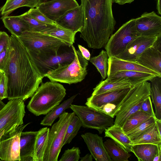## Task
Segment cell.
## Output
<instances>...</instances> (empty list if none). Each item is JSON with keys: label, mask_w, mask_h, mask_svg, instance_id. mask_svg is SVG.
<instances>
[{"label": "cell", "mask_w": 161, "mask_h": 161, "mask_svg": "<svg viewBox=\"0 0 161 161\" xmlns=\"http://www.w3.org/2000/svg\"><path fill=\"white\" fill-rule=\"evenodd\" d=\"M8 100L31 97L42 82L40 73L26 48L18 37L10 36L9 55L4 71Z\"/></svg>", "instance_id": "cell-1"}, {"label": "cell", "mask_w": 161, "mask_h": 161, "mask_svg": "<svg viewBox=\"0 0 161 161\" xmlns=\"http://www.w3.org/2000/svg\"><path fill=\"white\" fill-rule=\"evenodd\" d=\"M112 0H81L84 24L80 36L88 47L99 49L105 46L116 24Z\"/></svg>", "instance_id": "cell-2"}, {"label": "cell", "mask_w": 161, "mask_h": 161, "mask_svg": "<svg viewBox=\"0 0 161 161\" xmlns=\"http://www.w3.org/2000/svg\"><path fill=\"white\" fill-rule=\"evenodd\" d=\"M66 94L64 87L58 82L42 83L31 97L27 108L36 116L46 115L60 104Z\"/></svg>", "instance_id": "cell-3"}, {"label": "cell", "mask_w": 161, "mask_h": 161, "mask_svg": "<svg viewBox=\"0 0 161 161\" xmlns=\"http://www.w3.org/2000/svg\"><path fill=\"white\" fill-rule=\"evenodd\" d=\"M32 58L44 60L57 55L60 48L66 45L62 41L47 34L26 31L18 37Z\"/></svg>", "instance_id": "cell-4"}, {"label": "cell", "mask_w": 161, "mask_h": 161, "mask_svg": "<svg viewBox=\"0 0 161 161\" xmlns=\"http://www.w3.org/2000/svg\"><path fill=\"white\" fill-rule=\"evenodd\" d=\"M75 53L73 61L70 64L59 66L49 71L44 77L50 81L71 84L81 82L87 74L88 61L82 56L79 50L71 46Z\"/></svg>", "instance_id": "cell-5"}, {"label": "cell", "mask_w": 161, "mask_h": 161, "mask_svg": "<svg viewBox=\"0 0 161 161\" xmlns=\"http://www.w3.org/2000/svg\"><path fill=\"white\" fill-rule=\"evenodd\" d=\"M150 95V83L148 81L132 86L115 115L114 125L122 127L131 115L139 110L143 102Z\"/></svg>", "instance_id": "cell-6"}, {"label": "cell", "mask_w": 161, "mask_h": 161, "mask_svg": "<svg viewBox=\"0 0 161 161\" xmlns=\"http://www.w3.org/2000/svg\"><path fill=\"white\" fill-rule=\"evenodd\" d=\"M131 87L92 95L85 105L114 118Z\"/></svg>", "instance_id": "cell-7"}, {"label": "cell", "mask_w": 161, "mask_h": 161, "mask_svg": "<svg viewBox=\"0 0 161 161\" xmlns=\"http://www.w3.org/2000/svg\"><path fill=\"white\" fill-rule=\"evenodd\" d=\"M75 115L73 112H64L59 116L58 120L49 129L48 142L44 155L43 161H57L62 147L67 126Z\"/></svg>", "instance_id": "cell-8"}, {"label": "cell", "mask_w": 161, "mask_h": 161, "mask_svg": "<svg viewBox=\"0 0 161 161\" xmlns=\"http://www.w3.org/2000/svg\"><path fill=\"white\" fill-rule=\"evenodd\" d=\"M70 108L79 118L83 127L96 130L99 134L114 124V118L87 106L71 104Z\"/></svg>", "instance_id": "cell-9"}, {"label": "cell", "mask_w": 161, "mask_h": 161, "mask_svg": "<svg viewBox=\"0 0 161 161\" xmlns=\"http://www.w3.org/2000/svg\"><path fill=\"white\" fill-rule=\"evenodd\" d=\"M139 36L136 27L135 19L124 24L112 35L104 47L108 57L115 56L123 52L127 45Z\"/></svg>", "instance_id": "cell-10"}, {"label": "cell", "mask_w": 161, "mask_h": 161, "mask_svg": "<svg viewBox=\"0 0 161 161\" xmlns=\"http://www.w3.org/2000/svg\"><path fill=\"white\" fill-rule=\"evenodd\" d=\"M24 101L21 99L9 100L0 110V133L8 132L23 124L25 112Z\"/></svg>", "instance_id": "cell-11"}, {"label": "cell", "mask_w": 161, "mask_h": 161, "mask_svg": "<svg viewBox=\"0 0 161 161\" xmlns=\"http://www.w3.org/2000/svg\"><path fill=\"white\" fill-rule=\"evenodd\" d=\"M30 123L18 126L5 132L0 138V159L1 161H20L19 139L20 134Z\"/></svg>", "instance_id": "cell-12"}, {"label": "cell", "mask_w": 161, "mask_h": 161, "mask_svg": "<svg viewBox=\"0 0 161 161\" xmlns=\"http://www.w3.org/2000/svg\"><path fill=\"white\" fill-rule=\"evenodd\" d=\"M136 30L140 36L161 37V17L154 11L145 12L135 19Z\"/></svg>", "instance_id": "cell-13"}, {"label": "cell", "mask_w": 161, "mask_h": 161, "mask_svg": "<svg viewBox=\"0 0 161 161\" xmlns=\"http://www.w3.org/2000/svg\"><path fill=\"white\" fill-rule=\"evenodd\" d=\"M158 38L157 37L138 36L127 45L123 52L115 57L123 60L136 62L144 51L153 46Z\"/></svg>", "instance_id": "cell-14"}, {"label": "cell", "mask_w": 161, "mask_h": 161, "mask_svg": "<svg viewBox=\"0 0 161 161\" xmlns=\"http://www.w3.org/2000/svg\"><path fill=\"white\" fill-rule=\"evenodd\" d=\"M79 5L76 0H54L40 4L37 8L47 18L54 22Z\"/></svg>", "instance_id": "cell-15"}, {"label": "cell", "mask_w": 161, "mask_h": 161, "mask_svg": "<svg viewBox=\"0 0 161 161\" xmlns=\"http://www.w3.org/2000/svg\"><path fill=\"white\" fill-rule=\"evenodd\" d=\"M74 57L75 53L73 50L58 53L44 60L32 58L38 70L44 77V75L49 71L55 70L60 66L70 63Z\"/></svg>", "instance_id": "cell-16"}, {"label": "cell", "mask_w": 161, "mask_h": 161, "mask_svg": "<svg viewBox=\"0 0 161 161\" xmlns=\"http://www.w3.org/2000/svg\"><path fill=\"white\" fill-rule=\"evenodd\" d=\"M161 38L154 45L146 49L136 62L161 75Z\"/></svg>", "instance_id": "cell-17"}, {"label": "cell", "mask_w": 161, "mask_h": 161, "mask_svg": "<svg viewBox=\"0 0 161 161\" xmlns=\"http://www.w3.org/2000/svg\"><path fill=\"white\" fill-rule=\"evenodd\" d=\"M81 136L96 161H112L105 148L102 137L91 132L86 133Z\"/></svg>", "instance_id": "cell-18"}, {"label": "cell", "mask_w": 161, "mask_h": 161, "mask_svg": "<svg viewBox=\"0 0 161 161\" xmlns=\"http://www.w3.org/2000/svg\"><path fill=\"white\" fill-rule=\"evenodd\" d=\"M55 23L57 25L73 32H80L84 24L81 5L68 11Z\"/></svg>", "instance_id": "cell-19"}, {"label": "cell", "mask_w": 161, "mask_h": 161, "mask_svg": "<svg viewBox=\"0 0 161 161\" xmlns=\"http://www.w3.org/2000/svg\"><path fill=\"white\" fill-rule=\"evenodd\" d=\"M122 70L135 71L144 72L161 77V75L156 72L136 62L123 60L115 56L109 57L107 77L117 72Z\"/></svg>", "instance_id": "cell-20"}, {"label": "cell", "mask_w": 161, "mask_h": 161, "mask_svg": "<svg viewBox=\"0 0 161 161\" xmlns=\"http://www.w3.org/2000/svg\"><path fill=\"white\" fill-rule=\"evenodd\" d=\"M38 131L21 132L19 139L20 161H33V156Z\"/></svg>", "instance_id": "cell-21"}, {"label": "cell", "mask_w": 161, "mask_h": 161, "mask_svg": "<svg viewBox=\"0 0 161 161\" xmlns=\"http://www.w3.org/2000/svg\"><path fill=\"white\" fill-rule=\"evenodd\" d=\"M135 85L126 78L116 79L107 78L101 81L93 89L92 95H97L104 92L130 87Z\"/></svg>", "instance_id": "cell-22"}, {"label": "cell", "mask_w": 161, "mask_h": 161, "mask_svg": "<svg viewBox=\"0 0 161 161\" xmlns=\"http://www.w3.org/2000/svg\"><path fill=\"white\" fill-rule=\"evenodd\" d=\"M104 131L105 137L111 138L127 152H131L132 141L124 132L121 127L114 125Z\"/></svg>", "instance_id": "cell-23"}, {"label": "cell", "mask_w": 161, "mask_h": 161, "mask_svg": "<svg viewBox=\"0 0 161 161\" xmlns=\"http://www.w3.org/2000/svg\"><path fill=\"white\" fill-rule=\"evenodd\" d=\"M160 149L161 144H137L132 145L131 147V152L139 161H153L155 156Z\"/></svg>", "instance_id": "cell-24"}, {"label": "cell", "mask_w": 161, "mask_h": 161, "mask_svg": "<svg viewBox=\"0 0 161 161\" xmlns=\"http://www.w3.org/2000/svg\"><path fill=\"white\" fill-rule=\"evenodd\" d=\"M5 27L11 33L17 37L26 31H30L26 22L20 15L16 16H4L2 17Z\"/></svg>", "instance_id": "cell-25"}, {"label": "cell", "mask_w": 161, "mask_h": 161, "mask_svg": "<svg viewBox=\"0 0 161 161\" xmlns=\"http://www.w3.org/2000/svg\"><path fill=\"white\" fill-rule=\"evenodd\" d=\"M156 76H157L144 72L122 70L116 73L107 77V78L116 79L126 78L129 79L134 84L136 85L144 81H151Z\"/></svg>", "instance_id": "cell-26"}, {"label": "cell", "mask_w": 161, "mask_h": 161, "mask_svg": "<svg viewBox=\"0 0 161 161\" xmlns=\"http://www.w3.org/2000/svg\"><path fill=\"white\" fill-rule=\"evenodd\" d=\"M49 129L45 127L38 131L33 156V161H43L48 142Z\"/></svg>", "instance_id": "cell-27"}, {"label": "cell", "mask_w": 161, "mask_h": 161, "mask_svg": "<svg viewBox=\"0 0 161 161\" xmlns=\"http://www.w3.org/2000/svg\"><path fill=\"white\" fill-rule=\"evenodd\" d=\"M77 94L74 95L53 108L46 114L40 124L43 125L51 126L55 120L64 111L69 108Z\"/></svg>", "instance_id": "cell-28"}, {"label": "cell", "mask_w": 161, "mask_h": 161, "mask_svg": "<svg viewBox=\"0 0 161 161\" xmlns=\"http://www.w3.org/2000/svg\"><path fill=\"white\" fill-rule=\"evenodd\" d=\"M107 152L112 161H128L131 156L129 153L118 145L113 140L103 142Z\"/></svg>", "instance_id": "cell-29"}, {"label": "cell", "mask_w": 161, "mask_h": 161, "mask_svg": "<svg viewBox=\"0 0 161 161\" xmlns=\"http://www.w3.org/2000/svg\"><path fill=\"white\" fill-rule=\"evenodd\" d=\"M150 81V96L155 108V116L161 120V77L156 76Z\"/></svg>", "instance_id": "cell-30"}, {"label": "cell", "mask_w": 161, "mask_h": 161, "mask_svg": "<svg viewBox=\"0 0 161 161\" xmlns=\"http://www.w3.org/2000/svg\"><path fill=\"white\" fill-rule=\"evenodd\" d=\"M39 4V0H7L0 12L3 16H6L19 8L25 6L32 8H36Z\"/></svg>", "instance_id": "cell-31"}, {"label": "cell", "mask_w": 161, "mask_h": 161, "mask_svg": "<svg viewBox=\"0 0 161 161\" xmlns=\"http://www.w3.org/2000/svg\"><path fill=\"white\" fill-rule=\"evenodd\" d=\"M132 145L151 144L158 145L161 144V136L158 131L156 123L132 141Z\"/></svg>", "instance_id": "cell-32"}, {"label": "cell", "mask_w": 161, "mask_h": 161, "mask_svg": "<svg viewBox=\"0 0 161 161\" xmlns=\"http://www.w3.org/2000/svg\"><path fill=\"white\" fill-rule=\"evenodd\" d=\"M20 16L28 25L30 31L44 33L57 26V25L46 23L37 20L29 14L27 12Z\"/></svg>", "instance_id": "cell-33"}, {"label": "cell", "mask_w": 161, "mask_h": 161, "mask_svg": "<svg viewBox=\"0 0 161 161\" xmlns=\"http://www.w3.org/2000/svg\"><path fill=\"white\" fill-rule=\"evenodd\" d=\"M44 33L62 41L69 47H71L75 42V36L76 33L58 25Z\"/></svg>", "instance_id": "cell-34"}, {"label": "cell", "mask_w": 161, "mask_h": 161, "mask_svg": "<svg viewBox=\"0 0 161 161\" xmlns=\"http://www.w3.org/2000/svg\"><path fill=\"white\" fill-rule=\"evenodd\" d=\"M152 116L148 114L138 110L128 118L121 127L122 130L126 134Z\"/></svg>", "instance_id": "cell-35"}, {"label": "cell", "mask_w": 161, "mask_h": 161, "mask_svg": "<svg viewBox=\"0 0 161 161\" xmlns=\"http://www.w3.org/2000/svg\"><path fill=\"white\" fill-rule=\"evenodd\" d=\"M108 58L106 51L102 50L98 55L90 58L89 60L95 66L104 79L107 77Z\"/></svg>", "instance_id": "cell-36"}, {"label": "cell", "mask_w": 161, "mask_h": 161, "mask_svg": "<svg viewBox=\"0 0 161 161\" xmlns=\"http://www.w3.org/2000/svg\"><path fill=\"white\" fill-rule=\"evenodd\" d=\"M81 126L82 123L79 118L77 116L75 115L67 126L62 143V147L71 142L76 136Z\"/></svg>", "instance_id": "cell-37"}, {"label": "cell", "mask_w": 161, "mask_h": 161, "mask_svg": "<svg viewBox=\"0 0 161 161\" xmlns=\"http://www.w3.org/2000/svg\"><path fill=\"white\" fill-rule=\"evenodd\" d=\"M156 119L155 117L152 116L125 134L132 141L153 126Z\"/></svg>", "instance_id": "cell-38"}, {"label": "cell", "mask_w": 161, "mask_h": 161, "mask_svg": "<svg viewBox=\"0 0 161 161\" xmlns=\"http://www.w3.org/2000/svg\"><path fill=\"white\" fill-rule=\"evenodd\" d=\"M80 150L78 147H73L65 150L59 161H78L80 159Z\"/></svg>", "instance_id": "cell-39"}, {"label": "cell", "mask_w": 161, "mask_h": 161, "mask_svg": "<svg viewBox=\"0 0 161 161\" xmlns=\"http://www.w3.org/2000/svg\"><path fill=\"white\" fill-rule=\"evenodd\" d=\"M27 12L33 18L47 24L57 25L47 18L37 8H30Z\"/></svg>", "instance_id": "cell-40"}, {"label": "cell", "mask_w": 161, "mask_h": 161, "mask_svg": "<svg viewBox=\"0 0 161 161\" xmlns=\"http://www.w3.org/2000/svg\"><path fill=\"white\" fill-rule=\"evenodd\" d=\"M9 55V45L0 53V72L4 73Z\"/></svg>", "instance_id": "cell-41"}, {"label": "cell", "mask_w": 161, "mask_h": 161, "mask_svg": "<svg viewBox=\"0 0 161 161\" xmlns=\"http://www.w3.org/2000/svg\"><path fill=\"white\" fill-rule=\"evenodd\" d=\"M139 110L148 114L152 116L155 117L152 107L150 96L144 101Z\"/></svg>", "instance_id": "cell-42"}, {"label": "cell", "mask_w": 161, "mask_h": 161, "mask_svg": "<svg viewBox=\"0 0 161 161\" xmlns=\"http://www.w3.org/2000/svg\"><path fill=\"white\" fill-rule=\"evenodd\" d=\"M10 36L5 32L0 31V53L8 47Z\"/></svg>", "instance_id": "cell-43"}, {"label": "cell", "mask_w": 161, "mask_h": 161, "mask_svg": "<svg viewBox=\"0 0 161 161\" xmlns=\"http://www.w3.org/2000/svg\"><path fill=\"white\" fill-rule=\"evenodd\" d=\"M6 83L4 73H1L0 78V100L6 98Z\"/></svg>", "instance_id": "cell-44"}, {"label": "cell", "mask_w": 161, "mask_h": 161, "mask_svg": "<svg viewBox=\"0 0 161 161\" xmlns=\"http://www.w3.org/2000/svg\"><path fill=\"white\" fill-rule=\"evenodd\" d=\"M78 47L83 57L87 60L89 61L91 58V54L89 50L80 45H78Z\"/></svg>", "instance_id": "cell-45"}, {"label": "cell", "mask_w": 161, "mask_h": 161, "mask_svg": "<svg viewBox=\"0 0 161 161\" xmlns=\"http://www.w3.org/2000/svg\"><path fill=\"white\" fill-rule=\"evenodd\" d=\"M113 3H115L119 5H124L125 3H130L134 0H112Z\"/></svg>", "instance_id": "cell-46"}, {"label": "cell", "mask_w": 161, "mask_h": 161, "mask_svg": "<svg viewBox=\"0 0 161 161\" xmlns=\"http://www.w3.org/2000/svg\"><path fill=\"white\" fill-rule=\"evenodd\" d=\"M80 161H92L93 157L91 154L88 153L82 157H80Z\"/></svg>", "instance_id": "cell-47"}, {"label": "cell", "mask_w": 161, "mask_h": 161, "mask_svg": "<svg viewBox=\"0 0 161 161\" xmlns=\"http://www.w3.org/2000/svg\"><path fill=\"white\" fill-rule=\"evenodd\" d=\"M155 123L158 133L161 136V120L156 119Z\"/></svg>", "instance_id": "cell-48"}, {"label": "cell", "mask_w": 161, "mask_h": 161, "mask_svg": "<svg viewBox=\"0 0 161 161\" xmlns=\"http://www.w3.org/2000/svg\"><path fill=\"white\" fill-rule=\"evenodd\" d=\"M153 161H161V149L159 150L158 153L155 156Z\"/></svg>", "instance_id": "cell-49"}, {"label": "cell", "mask_w": 161, "mask_h": 161, "mask_svg": "<svg viewBox=\"0 0 161 161\" xmlns=\"http://www.w3.org/2000/svg\"><path fill=\"white\" fill-rule=\"evenodd\" d=\"M161 0H157L156 8L158 14H161Z\"/></svg>", "instance_id": "cell-50"}, {"label": "cell", "mask_w": 161, "mask_h": 161, "mask_svg": "<svg viewBox=\"0 0 161 161\" xmlns=\"http://www.w3.org/2000/svg\"><path fill=\"white\" fill-rule=\"evenodd\" d=\"M54 0H39V4L49 2Z\"/></svg>", "instance_id": "cell-51"}, {"label": "cell", "mask_w": 161, "mask_h": 161, "mask_svg": "<svg viewBox=\"0 0 161 161\" xmlns=\"http://www.w3.org/2000/svg\"><path fill=\"white\" fill-rule=\"evenodd\" d=\"M6 104L3 102L2 100H0V110H2L5 106Z\"/></svg>", "instance_id": "cell-52"}, {"label": "cell", "mask_w": 161, "mask_h": 161, "mask_svg": "<svg viewBox=\"0 0 161 161\" xmlns=\"http://www.w3.org/2000/svg\"><path fill=\"white\" fill-rule=\"evenodd\" d=\"M5 132V130H3L0 133V138L2 136L4 133Z\"/></svg>", "instance_id": "cell-53"}, {"label": "cell", "mask_w": 161, "mask_h": 161, "mask_svg": "<svg viewBox=\"0 0 161 161\" xmlns=\"http://www.w3.org/2000/svg\"><path fill=\"white\" fill-rule=\"evenodd\" d=\"M1 73H1V72H0V77H1Z\"/></svg>", "instance_id": "cell-54"}, {"label": "cell", "mask_w": 161, "mask_h": 161, "mask_svg": "<svg viewBox=\"0 0 161 161\" xmlns=\"http://www.w3.org/2000/svg\"><path fill=\"white\" fill-rule=\"evenodd\" d=\"M0 161H1V160L0 159Z\"/></svg>", "instance_id": "cell-55"}]
</instances>
